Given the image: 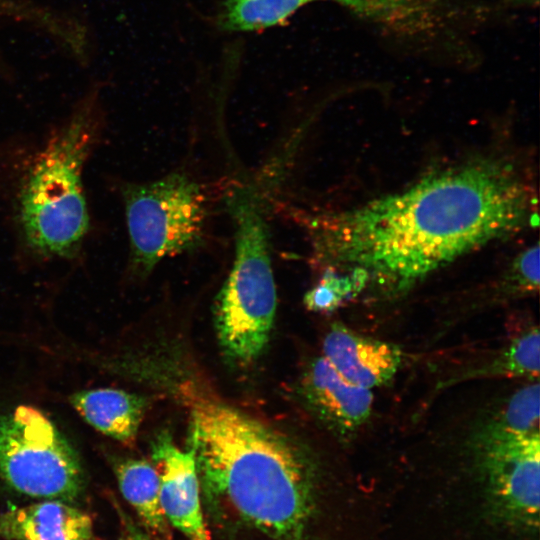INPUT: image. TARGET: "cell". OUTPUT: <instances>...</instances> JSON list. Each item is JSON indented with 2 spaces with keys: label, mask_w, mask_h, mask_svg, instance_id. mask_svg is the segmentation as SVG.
<instances>
[{
  "label": "cell",
  "mask_w": 540,
  "mask_h": 540,
  "mask_svg": "<svg viewBox=\"0 0 540 540\" xmlns=\"http://www.w3.org/2000/svg\"><path fill=\"white\" fill-rule=\"evenodd\" d=\"M537 220L536 198L510 164L476 160L404 191L309 223L315 254L405 290L482 245Z\"/></svg>",
  "instance_id": "6da1fadb"
},
{
  "label": "cell",
  "mask_w": 540,
  "mask_h": 540,
  "mask_svg": "<svg viewBox=\"0 0 540 540\" xmlns=\"http://www.w3.org/2000/svg\"><path fill=\"white\" fill-rule=\"evenodd\" d=\"M191 416L200 487L212 502L277 540H298L312 503V474L285 435L192 382L178 387Z\"/></svg>",
  "instance_id": "7a4b0ae2"
},
{
  "label": "cell",
  "mask_w": 540,
  "mask_h": 540,
  "mask_svg": "<svg viewBox=\"0 0 540 540\" xmlns=\"http://www.w3.org/2000/svg\"><path fill=\"white\" fill-rule=\"evenodd\" d=\"M100 118L95 100L80 104L37 155L20 189L18 222L27 247L45 258H72L90 222L82 172Z\"/></svg>",
  "instance_id": "3957f363"
},
{
  "label": "cell",
  "mask_w": 540,
  "mask_h": 540,
  "mask_svg": "<svg viewBox=\"0 0 540 540\" xmlns=\"http://www.w3.org/2000/svg\"><path fill=\"white\" fill-rule=\"evenodd\" d=\"M235 226V258L217 296V337L229 360L248 365L265 350L274 323L276 286L267 224L260 201L248 188H236L226 200Z\"/></svg>",
  "instance_id": "277c9868"
},
{
  "label": "cell",
  "mask_w": 540,
  "mask_h": 540,
  "mask_svg": "<svg viewBox=\"0 0 540 540\" xmlns=\"http://www.w3.org/2000/svg\"><path fill=\"white\" fill-rule=\"evenodd\" d=\"M133 272L146 275L163 259L203 240L206 199L197 182L173 172L122 188Z\"/></svg>",
  "instance_id": "5b68a950"
},
{
  "label": "cell",
  "mask_w": 540,
  "mask_h": 540,
  "mask_svg": "<svg viewBox=\"0 0 540 540\" xmlns=\"http://www.w3.org/2000/svg\"><path fill=\"white\" fill-rule=\"evenodd\" d=\"M0 478L18 493L44 500L71 502L84 488L74 448L42 412L23 405L0 416Z\"/></svg>",
  "instance_id": "8992f818"
},
{
  "label": "cell",
  "mask_w": 540,
  "mask_h": 540,
  "mask_svg": "<svg viewBox=\"0 0 540 540\" xmlns=\"http://www.w3.org/2000/svg\"><path fill=\"white\" fill-rule=\"evenodd\" d=\"M476 448L494 513L510 525L537 528L539 431H516L492 420L478 432Z\"/></svg>",
  "instance_id": "52a82bcc"
},
{
  "label": "cell",
  "mask_w": 540,
  "mask_h": 540,
  "mask_svg": "<svg viewBox=\"0 0 540 540\" xmlns=\"http://www.w3.org/2000/svg\"><path fill=\"white\" fill-rule=\"evenodd\" d=\"M159 475V499L169 525L188 540H212L201 507L200 481L194 450H181L168 432L159 433L151 446Z\"/></svg>",
  "instance_id": "ba28073f"
},
{
  "label": "cell",
  "mask_w": 540,
  "mask_h": 540,
  "mask_svg": "<svg viewBox=\"0 0 540 540\" xmlns=\"http://www.w3.org/2000/svg\"><path fill=\"white\" fill-rule=\"evenodd\" d=\"M302 389L316 416L339 436L352 435L370 417L372 390L348 382L323 356L308 367Z\"/></svg>",
  "instance_id": "9c48e42d"
},
{
  "label": "cell",
  "mask_w": 540,
  "mask_h": 540,
  "mask_svg": "<svg viewBox=\"0 0 540 540\" xmlns=\"http://www.w3.org/2000/svg\"><path fill=\"white\" fill-rule=\"evenodd\" d=\"M323 357L348 382L372 390L393 379L402 365L403 353L395 344L335 323L324 338Z\"/></svg>",
  "instance_id": "30bf717a"
},
{
  "label": "cell",
  "mask_w": 540,
  "mask_h": 540,
  "mask_svg": "<svg viewBox=\"0 0 540 540\" xmlns=\"http://www.w3.org/2000/svg\"><path fill=\"white\" fill-rule=\"evenodd\" d=\"M93 520L61 500L45 499L0 513V537L5 540H91Z\"/></svg>",
  "instance_id": "8fae6325"
},
{
  "label": "cell",
  "mask_w": 540,
  "mask_h": 540,
  "mask_svg": "<svg viewBox=\"0 0 540 540\" xmlns=\"http://www.w3.org/2000/svg\"><path fill=\"white\" fill-rule=\"evenodd\" d=\"M325 0H228L221 24L227 30L250 31L281 23L299 8ZM366 15L394 18L404 16L411 8L410 0H329Z\"/></svg>",
  "instance_id": "7c38bea8"
},
{
  "label": "cell",
  "mask_w": 540,
  "mask_h": 540,
  "mask_svg": "<svg viewBox=\"0 0 540 540\" xmlns=\"http://www.w3.org/2000/svg\"><path fill=\"white\" fill-rule=\"evenodd\" d=\"M69 399L87 423L126 445L135 441L149 405L145 396L112 388L79 391Z\"/></svg>",
  "instance_id": "4fadbf2b"
},
{
  "label": "cell",
  "mask_w": 540,
  "mask_h": 540,
  "mask_svg": "<svg viewBox=\"0 0 540 540\" xmlns=\"http://www.w3.org/2000/svg\"><path fill=\"white\" fill-rule=\"evenodd\" d=\"M113 468L119 489L143 524L159 540H170L169 524L159 499V475L152 462L115 458Z\"/></svg>",
  "instance_id": "5bb4252c"
},
{
  "label": "cell",
  "mask_w": 540,
  "mask_h": 540,
  "mask_svg": "<svg viewBox=\"0 0 540 540\" xmlns=\"http://www.w3.org/2000/svg\"><path fill=\"white\" fill-rule=\"evenodd\" d=\"M540 336L537 327H531L506 346L492 361L458 375L454 382L479 377L539 376Z\"/></svg>",
  "instance_id": "9a60e30c"
},
{
  "label": "cell",
  "mask_w": 540,
  "mask_h": 540,
  "mask_svg": "<svg viewBox=\"0 0 540 540\" xmlns=\"http://www.w3.org/2000/svg\"><path fill=\"white\" fill-rule=\"evenodd\" d=\"M539 394L538 382L521 388L493 421L516 431H539Z\"/></svg>",
  "instance_id": "2e32d148"
},
{
  "label": "cell",
  "mask_w": 540,
  "mask_h": 540,
  "mask_svg": "<svg viewBox=\"0 0 540 540\" xmlns=\"http://www.w3.org/2000/svg\"><path fill=\"white\" fill-rule=\"evenodd\" d=\"M359 288L352 277L327 271L320 283L304 297L307 309L314 312H331Z\"/></svg>",
  "instance_id": "e0dca14e"
},
{
  "label": "cell",
  "mask_w": 540,
  "mask_h": 540,
  "mask_svg": "<svg viewBox=\"0 0 540 540\" xmlns=\"http://www.w3.org/2000/svg\"><path fill=\"white\" fill-rule=\"evenodd\" d=\"M516 279L529 290L539 287V249L529 248L516 262Z\"/></svg>",
  "instance_id": "ac0fdd59"
},
{
  "label": "cell",
  "mask_w": 540,
  "mask_h": 540,
  "mask_svg": "<svg viewBox=\"0 0 540 540\" xmlns=\"http://www.w3.org/2000/svg\"><path fill=\"white\" fill-rule=\"evenodd\" d=\"M0 11L10 15L24 17L27 19L36 18V20L39 21L41 24H46L47 26L52 27V29H55L57 26V22H55L54 19H51V16L38 14L37 12H34L31 8L28 9L27 6H23L16 1L0 0Z\"/></svg>",
  "instance_id": "d6986e66"
},
{
  "label": "cell",
  "mask_w": 540,
  "mask_h": 540,
  "mask_svg": "<svg viewBox=\"0 0 540 540\" xmlns=\"http://www.w3.org/2000/svg\"><path fill=\"white\" fill-rule=\"evenodd\" d=\"M119 540H153V539L148 537L142 531L134 527H128Z\"/></svg>",
  "instance_id": "ffe728a7"
},
{
  "label": "cell",
  "mask_w": 540,
  "mask_h": 540,
  "mask_svg": "<svg viewBox=\"0 0 540 540\" xmlns=\"http://www.w3.org/2000/svg\"><path fill=\"white\" fill-rule=\"evenodd\" d=\"M522 1L537 2V0H522Z\"/></svg>",
  "instance_id": "44dd1931"
}]
</instances>
